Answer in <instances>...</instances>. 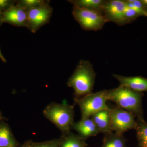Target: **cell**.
I'll return each instance as SVG.
<instances>
[{
	"mask_svg": "<svg viewBox=\"0 0 147 147\" xmlns=\"http://www.w3.org/2000/svg\"><path fill=\"white\" fill-rule=\"evenodd\" d=\"M143 93L133 90L126 86L119 87L108 91V100L115 102L117 107L132 113L137 118H144L142 106Z\"/></svg>",
	"mask_w": 147,
	"mask_h": 147,
	"instance_id": "1",
	"label": "cell"
},
{
	"mask_svg": "<svg viewBox=\"0 0 147 147\" xmlns=\"http://www.w3.org/2000/svg\"><path fill=\"white\" fill-rule=\"evenodd\" d=\"M95 78V73L92 64L88 61H80L67 82L68 86L72 88L74 91V99L91 93Z\"/></svg>",
	"mask_w": 147,
	"mask_h": 147,
	"instance_id": "2",
	"label": "cell"
},
{
	"mask_svg": "<svg viewBox=\"0 0 147 147\" xmlns=\"http://www.w3.org/2000/svg\"><path fill=\"white\" fill-rule=\"evenodd\" d=\"M43 114L60 130L63 136L71 132L74 122V110L72 105L51 102L44 108Z\"/></svg>",
	"mask_w": 147,
	"mask_h": 147,
	"instance_id": "3",
	"label": "cell"
},
{
	"mask_svg": "<svg viewBox=\"0 0 147 147\" xmlns=\"http://www.w3.org/2000/svg\"><path fill=\"white\" fill-rule=\"evenodd\" d=\"M108 90L91 93L84 97L74 99L81 110V119L90 118L93 115L102 110L110 109L107 104Z\"/></svg>",
	"mask_w": 147,
	"mask_h": 147,
	"instance_id": "4",
	"label": "cell"
},
{
	"mask_svg": "<svg viewBox=\"0 0 147 147\" xmlns=\"http://www.w3.org/2000/svg\"><path fill=\"white\" fill-rule=\"evenodd\" d=\"M72 13L74 19L85 30H99L108 22L101 12L96 11L74 7Z\"/></svg>",
	"mask_w": 147,
	"mask_h": 147,
	"instance_id": "5",
	"label": "cell"
},
{
	"mask_svg": "<svg viewBox=\"0 0 147 147\" xmlns=\"http://www.w3.org/2000/svg\"><path fill=\"white\" fill-rule=\"evenodd\" d=\"M110 127L111 131L118 134L135 129L136 117L132 113L119 107H115L110 109Z\"/></svg>",
	"mask_w": 147,
	"mask_h": 147,
	"instance_id": "6",
	"label": "cell"
},
{
	"mask_svg": "<svg viewBox=\"0 0 147 147\" xmlns=\"http://www.w3.org/2000/svg\"><path fill=\"white\" fill-rule=\"evenodd\" d=\"M49 3L48 1L43 5L27 11L26 28L32 32L35 33L50 21L53 13V8Z\"/></svg>",
	"mask_w": 147,
	"mask_h": 147,
	"instance_id": "7",
	"label": "cell"
},
{
	"mask_svg": "<svg viewBox=\"0 0 147 147\" xmlns=\"http://www.w3.org/2000/svg\"><path fill=\"white\" fill-rule=\"evenodd\" d=\"M126 7V1H105L102 12L108 22L112 21L120 26L125 25L129 23L125 15Z\"/></svg>",
	"mask_w": 147,
	"mask_h": 147,
	"instance_id": "8",
	"label": "cell"
},
{
	"mask_svg": "<svg viewBox=\"0 0 147 147\" xmlns=\"http://www.w3.org/2000/svg\"><path fill=\"white\" fill-rule=\"evenodd\" d=\"M27 11L16 3L2 12V23H7L16 27H26Z\"/></svg>",
	"mask_w": 147,
	"mask_h": 147,
	"instance_id": "9",
	"label": "cell"
},
{
	"mask_svg": "<svg viewBox=\"0 0 147 147\" xmlns=\"http://www.w3.org/2000/svg\"><path fill=\"white\" fill-rule=\"evenodd\" d=\"M72 129L85 140L101 133L90 117L81 119L79 121L74 122Z\"/></svg>",
	"mask_w": 147,
	"mask_h": 147,
	"instance_id": "10",
	"label": "cell"
},
{
	"mask_svg": "<svg viewBox=\"0 0 147 147\" xmlns=\"http://www.w3.org/2000/svg\"><path fill=\"white\" fill-rule=\"evenodd\" d=\"M113 77L119 81L120 85L126 86L135 91L147 92V79L140 76H125L113 74Z\"/></svg>",
	"mask_w": 147,
	"mask_h": 147,
	"instance_id": "11",
	"label": "cell"
},
{
	"mask_svg": "<svg viewBox=\"0 0 147 147\" xmlns=\"http://www.w3.org/2000/svg\"><path fill=\"white\" fill-rule=\"evenodd\" d=\"M110 109L98 112L90 117L101 133L112 131L110 127Z\"/></svg>",
	"mask_w": 147,
	"mask_h": 147,
	"instance_id": "12",
	"label": "cell"
},
{
	"mask_svg": "<svg viewBox=\"0 0 147 147\" xmlns=\"http://www.w3.org/2000/svg\"><path fill=\"white\" fill-rule=\"evenodd\" d=\"M18 144L8 125L0 121V147H17Z\"/></svg>",
	"mask_w": 147,
	"mask_h": 147,
	"instance_id": "13",
	"label": "cell"
},
{
	"mask_svg": "<svg viewBox=\"0 0 147 147\" xmlns=\"http://www.w3.org/2000/svg\"><path fill=\"white\" fill-rule=\"evenodd\" d=\"M101 147H127V140L123 134L113 131L105 133Z\"/></svg>",
	"mask_w": 147,
	"mask_h": 147,
	"instance_id": "14",
	"label": "cell"
},
{
	"mask_svg": "<svg viewBox=\"0 0 147 147\" xmlns=\"http://www.w3.org/2000/svg\"><path fill=\"white\" fill-rule=\"evenodd\" d=\"M85 140L79 135L70 132L61 137L59 147H86Z\"/></svg>",
	"mask_w": 147,
	"mask_h": 147,
	"instance_id": "15",
	"label": "cell"
},
{
	"mask_svg": "<svg viewBox=\"0 0 147 147\" xmlns=\"http://www.w3.org/2000/svg\"><path fill=\"white\" fill-rule=\"evenodd\" d=\"M105 1L103 0H70L68 1L73 4L74 7L96 11L102 13V7Z\"/></svg>",
	"mask_w": 147,
	"mask_h": 147,
	"instance_id": "16",
	"label": "cell"
},
{
	"mask_svg": "<svg viewBox=\"0 0 147 147\" xmlns=\"http://www.w3.org/2000/svg\"><path fill=\"white\" fill-rule=\"evenodd\" d=\"M135 129L138 147H147V123L144 118H137Z\"/></svg>",
	"mask_w": 147,
	"mask_h": 147,
	"instance_id": "17",
	"label": "cell"
},
{
	"mask_svg": "<svg viewBox=\"0 0 147 147\" xmlns=\"http://www.w3.org/2000/svg\"><path fill=\"white\" fill-rule=\"evenodd\" d=\"M48 1L43 0H21L17 1L16 4L28 11L43 5Z\"/></svg>",
	"mask_w": 147,
	"mask_h": 147,
	"instance_id": "18",
	"label": "cell"
},
{
	"mask_svg": "<svg viewBox=\"0 0 147 147\" xmlns=\"http://www.w3.org/2000/svg\"><path fill=\"white\" fill-rule=\"evenodd\" d=\"M61 137L39 143L33 142L32 147H59Z\"/></svg>",
	"mask_w": 147,
	"mask_h": 147,
	"instance_id": "19",
	"label": "cell"
},
{
	"mask_svg": "<svg viewBox=\"0 0 147 147\" xmlns=\"http://www.w3.org/2000/svg\"><path fill=\"white\" fill-rule=\"evenodd\" d=\"M125 18L129 23L131 21H134L135 18L140 16L136 11L127 6V5L125 9Z\"/></svg>",
	"mask_w": 147,
	"mask_h": 147,
	"instance_id": "20",
	"label": "cell"
},
{
	"mask_svg": "<svg viewBox=\"0 0 147 147\" xmlns=\"http://www.w3.org/2000/svg\"><path fill=\"white\" fill-rule=\"evenodd\" d=\"M16 1L11 0H0V12L2 13L7 10L12 6L16 3Z\"/></svg>",
	"mask_w": 147,
	"mask_h": 147,
	"instance_id": "21",
	"label": "cell"
},
{
	"mask_svg": "<svg viewBox=\"0 0 147 147\" xmlns=\"http://www.w3.org/2000/svg\"><path fill=\"white\" fill-rule=\"evenodd\" d=\"M33 142L31 140H28L24 143V144L21 147H32Z\"/></svg>",
	"mask_w": 147,
	"mask_h": 147,
	"instance_id": "22",
	"label": "cell"
},
{
	"mask_svg": "<svg viewBox=\"0 0 147 147\" xmlns=\"http://www.w3.org/2000/svg\"><path fill=\"white\" fill-rule=\"evenodd\" d=\"M0 59H1V61H2L3 62H6V60L5 58L4 57V56H3L2 53L1 52V50H0Z\"/></svg>",
	"mask_w": 147,
	"mask_h": 147,
	"instance_id": "23",
	"label": "cell"
},
{
	"mask_svg": "<svg viewBox=\"0 0 147 147\" xmlns=\"http://www.w3.org/2000/svg\"><path fill=\"white\" fill-rule=\"evenodd\" d=\"M2 20V13L0 12V26L3 24Z\"/></svg>",
	"mask_w": 147,
	"mask_h": 147,
	"instance_id": "24",
	"label": "cell"
},
{
	"mask_svg": "<svg viewBox=\"0 0 147 147\" xmlns=\"http://www.w3.org/2000/svg\"><path fill=\"white\" fill-rule=\"evenodd\" d=\"M142 1L143 3L146 6H147V0H143V1Z\"/></svg>",
	"mask_w": 147,
	"mask_h": 147,
	"instance_id": "25",
	"label": "cell"
},
{
	"mask_svg": "<svg viewBox=\"0 0 147 147\" xmlns=\"http://www.w3.org/2000/svg\"><path fill=\"white\" fill-rule=\"evenodd\" d=\"M3 117L2 116V114L1 112L0 111V121H1L3 120Z\"/></svg>",
	"mask_w": 147,
	"mask_h": 147,
	"instance_id": "26",
	"label": "cell"
},
{
	"mask_svg": "<svg viewBox=\"0 0 147 147\" xmlns=\"http://www.w3.org/2000/svg\"><path fill=\"white\" fill-rule=\"evenodd\" d=\"M146 11H147V9H146Z\"/></svg>",
	"mask_w": 147,
	"mask_h": 147,
	"instance_id": "27",
	"label": "cell"
}]
</instances>
